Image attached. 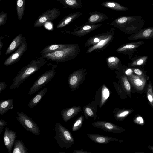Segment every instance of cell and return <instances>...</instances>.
<instances>
[{
  "mask_svg": "<svg viewBox=\"0 0 153 153\" xmlns=\"http://www.w3.org/2000/svg\"><path fill=\"white\" fill-rule=\"evenodd\" d=\"M82 14V12H79L68 14L61 20L57 25L56 28H60L66 26L79 17Z\"/></svg>",
  "mask_w": 153,
  "mask_h": 153,
  "instance_id": "20",
  "label": "cell"
},
{
  "mask_svg": "<svg viewBox=\"0 0 153 153\" xmlns=\"http://www.w3.org/2000/svg\"><path fill=\"white\" fill-rule=\"evenodd\" d=\"M84 120V117L83 115L79 116L74 123L72 127V131L75 132L79 129L83 125Z\"/></svg>",
  "mask_w": 153,
  "mask_h": 153,
  "instance_id": "36",
  "label": "cell"
},
{
  "mask_svg": "<svg viewBox=\"0 0 153 153\" xmlns=\"http://www.w3.org/2000/svg\"><path fill=\"white\" fill-rule=\"evenodd\" d=\"M146 93L149 104L153 108V85L150 80L147 85Z\"/></svg>",
  "mask_w": 153,
  "mask_h": 153,
  "instance_id": "35",
  "label": "cell"
},
{
  "mask_svg": "<svg viewBox=\"0 0 153 153\" xmlns=\"http://www.w3.org/2000/svg\"><path fill=\"white\" fill-rule=\"evenodd\" d=\"M114 33V29L107 38L101 40L95 45L89 48L87 50V53H90L94 50L101 49L108 44L113 39Z\"/></svg>",
  "mask_w": 153,
  "mask_h": 153,
  "instance_id": "21",
  "label": "cell"
},
{
  "mask_svg": "<svg viewBox=\"0 0 153 153\" xmlns=\"http://www.w3.org/2000/svg\"><path fill=\"white\" fill-rule=\"evenodd\" d=\"M55 74L54 68L48 70L42 74L34 82L29 90L28 94L31 95L42 88L52 79Z\"/></svg>",
  "mask_w": 153,
  "mask_h": 153,
  "instance_id": "4",
  "label": "cell"
},
{
  "mask_svg": "<svg viewBox=\"0 0 153 153\" xmlns=\"http://www.w3.org/2000/svg\"><path fill=\"white\" fill-rule=\"evenodd\" d=\"M92 125L95 127L101 128L106 132L118 134L125 131L124 128L109 122L100 120L94 122Z\"/></svg>",
  "mask_w": 153,
  "mask_h": 153,
  "instance_id": "10",
  "label": "cell"
},
{
  "mask_svg": "<svg viewBox=\"0 0 153 153\" xmlns=\"http://www.w3.org/2000/svg\"><path fill=\"white\" fill-rule=\"evenodd\" d=\"M73 153H91V152H89L86 151L84 150L83 149L81 150H74Z\"/></svg>",
  "mask_w": 153,
  "mask_h": 153,
  "instance_id": "44",
  "label": "cell"
},
{
  "mask_svg": "<svg viewBox=\"0 0 153 153\" xmlns=\"http://www.w3.org/2000/svg\"><path fill=\"white\" fill-rule=\"evenodd\" d=\"M101 5L105 7L117 11H124L128 9L127 7L123 6L114 1H104L102 2Z\"/></svg>",
  "mask_w": 153,
  "mask_h": 153,
  "instance_id": "30",
  "label": "cell"
},
{
  "mask_svg": "<svg viewBox=\"0 0 153 153\" xmlns=\"http://www.w3.org/2000/svg\"><path fill=\"white\" fill-rule=\"evenodd\" d=\"M8 17L7 14L3 11L0 13V26L5 25Z\"/></svg>",
  "mask_w": 153,
  "mask_h": 153,
  "instance_id": "40",
  "label": "cell"
},
{
  "mask_svg": "<svg viewBox=\"0 0 153 153\" xmlns=\"http://www.w3.org/2000/svg\"><path fill=\"white\" fill-rule=\"evenodd\" d=\"M148 148L149 149L153 152V146H151L150 145H149V146H148Z\"/></svg>",
  "mask_w": 153,
  "mask_h": 153,
  "instance_id": "46",
  "label": "cell"
},
{
  "mask_svg": "<svg viewBox=\"0 0 153 153\" xmlns=\"http://www.w3.org/2000/svg\"><path fill=\"white\" fill-rule=\"evenodd\" d=\"M60 13V9L55 7L52 9H48L39 16L35 22L33 27H40L46 23L56 19Z\"/></svg>",
  "mask_w": 153,
  "mask_h": 153,
  "instance_id": "7",
  "label": "cell"
},
{
  "mask_svg": "<svg viewBox=\"0 0 153 153\" xmlns=\"http://www.w3.org/2000/svg\"><path fill=\"white\" fill-rule=\"evenodd\" d=\"M110 94L109 89L103 84L101 88L97 91L93 101L91 103L99 105L100 108H102L105 104Z\"/></svg>",
  "mask_w": 153,
  "mask_h": 153,
  "instance_id": "11",
  "label": "cell"
},
{
  "mask_svg": "<svg viewBox=\"0 0 153 153\" xmlns=\"http://www.w3.org/2000/svg\"><path fill=\"white\" fill-rule=\"evenodd\" d=\"M145 42L143 41L126 43L119 47L116 51L120 53L131 56L137 49L143 44Z\"/></svg>",
  "mask_w": 153,
  "mask_h": 153,
  "instance_id": "13",
  "label": "cell"
},
{
  "mask_svg": "<svg viewBox=\"0 0 153 153\" xmlns=\"http://www.w3.org/2000/svg\"><path fill=\"white\" fill-rule=\"evenodd\" d=\"M6 36V35L5 36H1L0 37V55H1V49L3 47V43L2 42V40L4 38V37Z\"/></svg>",
  "mask_w": 153,
  "mask_h": 153,
  "instance_id": "45",
  "label": "cell"
},
{
  "mask_svg": "<svg viewBox=\"0 0 153 153\" xmlns=\"http://www.w3.org/2000/svg\"><path fill=\"white\" fill-rule=\"evenodd\" d=\"M133 122L135 123L140 125L143 126L145 123L144 119L139 114L135 115L133 118Z\"/></svg>",
  "mask_w": 153,
  "mask_h": 153,
  "instance_id": "39",
  "label": "cell"
},
{
  "mask_svg": "<svg viewBox=\"0 0 153 153\" xmlns=\"http://www.w3.org/2000/svg\"><path fill=\"white\" fill-rule=\"evenodd\" d=\"M23 40L22 34H18L12 41L11 42L7 49L5 55L10 54L15 51L21 45Z\"/></svg>",
  "mask_w": 153,
  "mask_h": 153,
  "instance_id": "24",
  "label": "cell"
},
{
  "mask_svg": "<svg viewBox=\"0 0 153 153\" xmlns=\"http://www.w3.org/2000/svg\"><path fill=\"white\" fill-rule=\"evenodd\" d=\"M132 108L120 109L115 108L113 110L112 113L115 119L120 122H122L129 115L132 113L134 111Z\"/></svg>",
  "mask_w": 153,
  "mask_h": 153,
  "instance_id": "19",
  "label": "cell"
},
{
  "mask_svg": "<svg viewBox=\"0 0 153 153\" xmlns=\"http://www.w3.org/2000/svg\"><path fill=\"white\" fill-rule=\"evenodd\" d=\"M131 86L132 89L139 94H143L146 90L147 86V76H142L137 75L134 73L127 76Z\"/></svg>",
  "mask_w": 153,
  "mask_h": 153,
  "instance_id": "6",
  "label": "cell"
},
{
  "mask_svg": "<svg viewBox=\"0 0 153 153\" xmlns=\"http://www.w3.org/2000/svg\"><path fill=\"white\" fill-rule=\"evenodd\" d=\"M120 86L125 92L127 95L132 98L131 86L127 76L124 73L120 77Z\"/></svg>",
  "mask_w": 153,
  "mask_h": 153,
  "instance_id": "27",
  "label": "cell"
},
{
  "mask_svg": "<svg viewBox=\"0 0 153 153\" xmlns=\"http://www.w3.org/2000/svg\"><path fill=\"white\" fill-rule=\"evenodd\" d=\"M128 67V68H126V69L124 70V71L123 72L126 76H130L134 73L132 67Z\"/></svg>",
  "mask_w": 153,
  "mask_h": 153,
  "instance_id": "41",
  "label": "cell"
},
{
  "mask_svg": "<svg viewBox=\"0 0 153 153\" xmlns=\"http://www.w3.org/2000/svg\"><path fill=\"white\" fill-rule=\"evenodd\" d=\"M7 86V85L5 82L1 81L0 82V93L2 91L5 89Z\"/></svg>",
  "mask_w": 153,
  "mask_h": 153,
  "instance_id": "43",
  "label": "cell"
},
{
  "mask_svg": "<svg viewBox=\"0 0 153 153\" xmlns=\"http://www.w3.org/2000/svg\"><path fill=\"white\" fill-rule=\"evenodd\" d=\"M148 59V56H147L138 57L129 63L128 66L143 68L146 64Z\"/></svg>",
  "mask_w": 153,
  "mask_h": 153,
  "instance_id": "31",
  "label": "cell"
},
{
  "mask_svg": "<svg viewBox=\"0 0 153 153\" xmlns=\"http://www.w3.org/2000/svg\"><path fill=\"white\" fill-rule=\"evenodd\" d=\"M18 117L16 118L26 130L36 135H38L40 133L39 127L33 120L22 111L17 112Z\"/></svg>",
  "mask_w": 153,
  "mask_h": 153,
  "instance_id": "5",
  "label": "cell"
},
{
  "mask_svg": "<svg viewBox=\"0 0 153 153\" xmlns=\"http://www.w3.org/2000/svg\"><path fill=\"white\" fill-rule=\"evenodd\" d=\"M87 74L85 69L77 70L69 76L68 83L71 91L78 89L85 80Z\"/></svg>",
  "mask_w": 153,
  "mask_h": 153,
  "instance_id": "8",
  "label": "cell"
},
{
  "mask_svg": "<svg viewBox=\"0 0 153 153\" xmlns=\"http://www.w3.org/2000/svg\"><path fill=\"white\" fill-rule=\"evenodd\" d=\"M134 73L140 76H147L146 71L141 68L132 67Z\"/></svg>",
  "mask_w": 153,
  "mask_h": 153,
  "instance_id": "38",
  "label": "cell"
},
{
  "mask_svg": "<svg viewBox=\"0 0 153 153\" xmlns=\"http://www.w3.org/2000/svg\"><path fill=\"white\" fill-rule=\"evenodd\" d=\"M88 137L92 141L98 144H108L110 142L116 141L123 142V140L111 137L102 135L98 134L88 133L87 134Z\"/></svg>",
  "mask_w": 153,
  "mask_h": 153,
  "instance_id": "16",
  "label": "cell"
},
{
  "mask_svg": "<svg viewBox=\"0 0 153 153\" xmlns=\"http://www.w3.org/2000/svg\"><path fill=\"white\" fill-rule=\"evenodd\" d=\"M13 99L1 100L0 102V115H2L10 109L13 108Z\"/></svg>",
  "mask_w": 153,
  "mask_h": 153,
  "instance_id": "29",
  "label": "cell"
},
{
  "mask_svg": "<svg viewBox=\"0 0 153 153\" xmlns=\"http://www.w3.org/2000/svg\"><path fill=\"white\" fill-rule=\"evenodd\" d=\"M64 8L80 9L82 7L81 0H57Z\"/></svg>",
  "mask_w": 153,
  "mask_h": 153,
  "instance_id": "26",
  "label": "cell"
},
{
  "mask_svg": "<svg viewBox=\"0 0 153 153\" xmlns=\"http://www.w3.org/2000/svg\"><path fill=\"white\" fill-rule=\"evenodd\" d=\"M48 88L45 87L39 92L32 99L27 105L28 107L33 108L36 106L43 97L48 91Z\"/></svg>",
  "mask_w": 153,
  "mask_h": 153,
  "instance_id": "28",
  "label": "cell"
},
{
  "mask_svg": "<svg viewBox=\"0 0 153 153\" xmlns=\"http://www.w3.org/2000/svg\"></svg>",
  "mask_w": 153,
  "mask_h": 153,
  "instance_id": "48",
  "label": "cell"
},
{
  "mask_svg": "<svg viewBox=\"0 0 153 153\" xmlns=\"http://www.w3.org/2000/svg\"><path fill=\"white\" fill-rule=\"evenodd\" d=\"M107 63L108 68L111 69H118L120 63L119 59L115 56H111L107 59Z\"/></svg>",
  "mask_w": 153,
  "mask_h": 153,
  "instance_id": "34",
  "label": "cell"
},
{
  "mask_svg": "<svg viewBox=\"0 0 153 153\" xmlns=\"http://www.w3.org/2000/svg\"><path fill=\"white\" fill-rule=\"evenodd\" d=\"M25 0H17L16 8L17 16L20 21L22 19L24 13Z\"/></svg>",
  "mask_w": 153,
  "mask_h": 153,
  "instance_id": "33",
  "label": "cell"
},
{
  "mask_svg": "<svg viewBox=\"0 0 153 153\" xmlns=\"http://www.w3.org/2000/svg\"><path fill=\"white\" fill-rule=\"evenodd\" d=\"M97 106L92 103H88L83 108L85 118L88 119L89 117L96 120L97 117Z\"/></svg>",
  "mask_w": 153,
  "mask_h": 153,
  "instance_id": "23",
  "label": "cell"
},
{
  "mask_svg": "<svg viewBox=\"0 0 153 153\" xmlns=\"http://www.w3.org/2000/svg\"><path fill=\"white\" fill-rule=\"evenodd\" d=\"M54 130L55 137L59 146L61 148H71L74 140L69 130L58 122L56 123Z\"/></svg>",
  "mask_w": 153,
  "mask_h": 153,
  "instance_id": "3",
  "label": "cell"
},
{
  "mask_svg": "<svg viewBox=\"0 0 153 153\" xmlns=\"http://www.w3.org/2000/svg\"><path fill=\"white\" fill-rule=\"evenodd\" d=\"M80 50L76 44H71L68 47L53 52L41 55L37 60L46 59L56 62L57 64L65 62L75 58L77 56Z\"/></svg>",
  "mask_w": 153,
  "mask_h": 153,
  "instance_id": "1",
  "label": "cell"
},
{
  "mask_svg": "<svg viewBox=\"0 0 153 153\" xmlns=\"http://www.w3.org/2000/svg\"><path fill=\"white\" fill-rule=\"evenodd\" d=\"M27 50V42L25 37L24 36L21 45L5 60L4 65L8 66L18 62Z\"/></svg>",
  "mask_w": 153,
  "mask_h": 153,
  "instance_id": "9",
  "label": "cell"
},
{
  "mask_svg": "<svg viewBox=\"0 0 153 153\" xmlns=\"http://www.w3.org/2000/svg\"><path fill=\"white\" fill-rule=\"evenodd\" d=\"M81 111L80 106H75L62 109L60 114L64 121L67 122L74 117Z\"/></svg>",
  "mask_w": 153,
  "mask_h": 153,
  "instance_id": "17",
  "label": "cell"
},
{
  "mask_svg": "<svg viewBox=\"0 0 153 153\" xmlns=\"http://www.w3.org/2000/svg\"><path fill=\"white\" fill-rule=\"evenodd\" d=\"M102 25L101 23L94 24H84L74 29L72 32L67 31H63L62 32H65L66 33L71 34L75 35L76 36L81 37L97 29Z\"/></svg>",
  "mask_w": 153,
  "mask_h": 153,
  "instance_id": "12",
  "label": "cell"
},
{
  "mask_svg": "<svg viewBox=\"0 0 153 153\" xmlns=\"http://www.w3.org/2000/svg\"><path fill=\"white\" fill-rule=\"evenodd\" d=\"M1 0H0V1H1Z\"/></svg>",
  "mask_w": 153,
  "mask_h": 153,
  "instance_id": "47",
  "label": "cell"
},
{
  "mask_svg": "<svg viewBox=\"0 0 153 153\" xmlns=\"http://www.w3.org/2000/svg\"><path fill=\"white\" fill-rule=\"evenodd\" d=\"M7 122L2 120H0V136L3 131L4 126L7 124Z\"/></svg>",
  "mask_w": 153,
  "mask_h": 153,
  "instance_id": "42",
  "label": "cell"
},
{
  "mask_svg": "<svg viewBox=\"0 0 153 153\" xmlns=\"http://www.w3.org/2000/svg\"><path fill=\"white\" fill-rule=\"evenodd\" d=\"M12 152L13 153H28V149L23 142L15 140Z\"/></svg>",
  "mask_w": 153,
  "mask_h": 153,
  "instance_id": "32",
  "label": "cell"
},
{
  "mask_svg": "<svg viewBox=\"0 0 153 153\" xmlns=\"http://www.w3.org/2000/svg\"><path fill=\"white\" fill-rule=\"evenodd\" d=\"M47 62L46 59H33L18 72L14 78L13 82L9 88L11 90L19 86L30 76L44 65Z\"/></svg>",
  "mask_w": 153,
  "mask_h": 153,
  "instance_id": "2",
  "label": "cell"
},
{
  "mask_svg": "<svg viewBox=\"0 0 153 153\" xmlns=\"http://www.w3.org/2000/svg\"><path fill=\"white\" fill-rule=\"evenodd\" d=\"M71 44H54L49 45L44 48L40 51L41 55L61 50L66 48Z\"/></svg>",
  "mask_w": 153,
  "mask_h": 153,
  "instance_id": "25",
  "label": "cell"
},
{
  "mask_svg": "<svg viewBox=\"0 0 153 153\" xmlns=\"http://www.w3.org/2000/svg\"><path fill=\"white\" fill-rule=\"evenodd\" d=\"M153 38V27L138 31L127 38L130 41L140 39H149Z\"/></svg>",
  "mask_w": 153,
  "mask_h": 153,
  "instance_id": "14",
  "label": "cell"
},
{
  "mask_svg": "<svg viewBox=\"0 0 153 153\" xmlns=\"http://www.w3.org/2000/svg\"><path fill=\"white\" fill-rule=\"evenodd\" d=\"M17 137L16 132L6 127L3 135L4 144L9 153L11 152L13 146Z\"/></svg>",
  "mask_w": 153,
  "mask_h": 153,
  "instance_id": "15",
  "label": "cell"
},
{
  "mask_svg": "<svg viewBox=\"0 0 153 153\" xmlns=\"http://www.w3.org/2000/svg\"><path fill=\"white\" fill-rule=\"evenodd\" d=\"M113 83L115 89L120 97L123 99L127 98V95L122 87L116 83L114 82Z\"/></svg>",
  "mask_w": 153,
  "mask_h": 153,
  "instance_id": "37",
  "label": "cell"
},
{
  "mask_svg": "<svg viewBox=\"0 0 153 153\" xmlns=\"http://www.w3.org/2000/svg\"><path fill=\"white\" fill-rule=\"evenodd\" d=\"M114 29V28H112L109 31L90 38L85 43V47L95 45L101 40L108 37Z\"/></svg>",
  "mask_w": 153,
  "mask_h": 153,
  "instance_id": "22",
  "label": "cell"
},
{
  "mask_svg": "<svg viewBox=\"0 0 153 153\" xmlns=\"http://www.w3.org/2000/svg\"><path fill=\"white\" fill-rule=\"evenodd\" d=\"M87 21L85 24H94L102 22L108 19V17L104 13L98 11L91 12Z\"/></svg>",
  "mask_w": 153,
  "mask_h": 153,
  "instance_id": "18",
  "label": "cell"
}]
</instances>
